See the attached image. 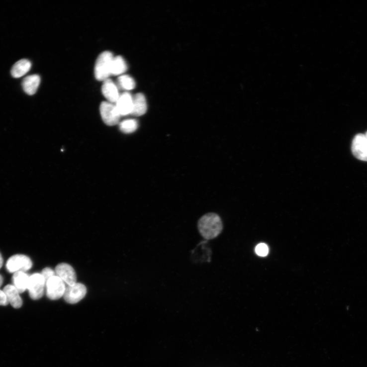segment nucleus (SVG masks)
Masks as SVG:
<instances>
[{
  "label": "nucleus",
  "instance_id": "nucleus-1",
  "mask_svg": "<svg viewBox=\"0 0 367 367\" xmlns=\"http://www.w3.org/2000/svg\"><path fill=\"white\" fill-rule=\"evenodd\" d=\"M198 229L200 235L206 240H211L220 235L223 224L220 216L214 213L203 215L198 222Z\"/></svg>",
  "mask_w": 367,
  "mask_h": 367
},
{
  "label": "nucleus",
  "instance_id": "nucleus-2",
  "mask_svg": "<svg viewBox=\"0 0 367 367\" xmlns=\"http://www.w3.org/2000/svg\"><path fill=\"white\" fill-rule=\"evenodd\" d=\"M114 56L109 51L101 53L97 57L94 68L95 78L100 81L109 79L111 75V66Z\"/></svg>",
  "mask_w": 367,
  "mask_h": 367
},
{
  "label": "nucleus",
  "instance_id": "nucleus-3",
  "mask_svg": "<svg viewBox=\"0 0 367 367\" xmlns=\"http://www.w3.org/2000/svg\"><path fill=\"white\" fill-rule=\"evenodd\" d=\"M32 267L31 260L24 255H15L11 257L7 261L6 268L10 273L18 272H26Z\"/></svg>",
  "mask_w": 367,
  "mask_h": 367
},
{
  "label": "nucleus",
  "instance_id": "nucleus-4",
  "mask_svg": "<svg viewBox=\"0 0 367 367\" xmlns=\"http://www.w3.org/2000/svg\"><path fill=\"white\" fill-rule=\"evenodd\" d=\"M46 281L41 274H34L29 277L28 290L30 297L33 300L42 298L45 293Z\"/></svg>",
  "mask_w": 367,
  "mask_h": 367
},
{
  "label": "nucleus",
  "instance_id": "nucleus-5",
  "mask_svg": "<svg viewBox=\"0 0 367 367\" xmlns=\"http://www.w3.org/2000/svg\"><path fill=\"white\" fill-rule=\"evenodd\" d=\"M102 119L109 126L118 124L121 117L115 105L109 101L102 102L99 108Z\"/></svg>",
  "mask_w": 367,
  "mask_h": 367
},
{
  "label": "nucleus",
  "instance_id": "nucleus-6",
  "mask_svg": "<svg viewBox=\"0 0 367 367\" xmlns=\"http://www.w3.org/2000/svg\"><path fill=\"white\" fill-rule=\"evenodd\" d=\"M46 288L47 297L55 300L64 297L66 287L65 282L56 275L46 281Z\"/></svg>",
  "mask_w": 367,
  "mask_h": 367
},
{
  "label": "nucleus",
  "instance_id": "nucleus-7",
  "mask_svg": "<svg viewBox=\"0 0 367 367\" xmlns=\"http://www.w3.org/2000/svg\"><path fill=\"white\" fill-rule=\"evenodd\" d=\"M87 288L83 283L76 282L66 287L64 295L65 300L69 303L75 304L86 296Z\"/></svg>",
  "mask_w": 367,
  "mask_h": 367
},
{
  "label": "nucleus",
  "instance_id": "nucleus-8",
  "mask_svg": "<svg viewBox=\"0 0 367 367\" xmlns=\"http://www.w3.org/2000/svg\"><path fill=\"white\" fill-rule=\"evenodd\" d=\"M56 275L68 285H72L77 282V275L74 269L70 265L62 263L58 264L55 271Z\"/></svg>",
  "mask_w": 367,
  "mask_h": 367
},
{
  "label": "nucleus",
  "instance_id": "nucleus-9",
  "mask_svg": "<svg viewBox=\"0 0 367 367\" xmlns=\"http://www.w3.org/2000/svg\"><path fill=\"white\" fill-rule=\"evenodd\" d=\"M352 152L354 155L358 159L367 161V139L365 135H357L352 144Z\"/></svg>",
  "mask_w": 367,
  "mask_h": 367
},
{
  "label": "nucleus",
  "instance_id": "nucleus-10",
  "mask_svg": "<svg viewBox=\"0 0 367 367\" xmlns=\"http://www.w3.org/2000/svg\"><path fill=\"white\" fill-rule=\"evenodd\" d=\"M115 106L121 116L131 114L133 107V97L127 92L120 95Z\"/></svg>",
  "mask_w": 367,
  "mask_h": 367
},
{
  "label": "nucleus",
  "instance_id": "nucleus-11",
  "mask_svg": "<svg viewBox=\"0 0 367 367\" xmlns=\"http://www.w3.org/2000/svg\"><path fill=\"white\" fill-rule=\"evenodd\" d=\"M101 92L108 101L113 104L116 103L120 95L118 86L110 79L103 81Z\"/></svg>",
  "mask_w": 367,
  "mask_h": 367
},
{
  "label": "nucleus",
  "instance_id": "nucleus-12",
  "mask_svg": "<svg viewBox=\"0 0 367 367\" xmlns=\"http://www.w3.org/2000/svg\"><path fill=\"white\" fill-rule=\"evenodd\" d=\"M8 303L15 309H18L22 307L23 300L20 296V293L13 284H7L4 288Z\"/></svg>",
  "mask_w": 367,
  "mask_h": 367
},
{
  "label": "nucleus",
  "instance_id": "nucleus-13",
  "mask_svg": "<svg viewBox=\"0 0 367 367\" xmlns=\"http://www.w3.org/2000/svg\"><path fill=\"white\" fill-rule=\"evenodd\" d=\"M147 111L146 98L144 94L137 93L133 97V107L132 115L140 116L144 115Z\"/></svg>",
  "mask_w": 367,
  "mask_h": 367
},
{
  "label": "nucleus",
  "instance_id": "nucleus-14",
  "mask_svg": "<svg viewBox=\"0 0 367 367\" xmlns=\"http://www.w3.org/2000/svg\"><path fill=\"white\" fill-rule=\"evenodd\" d=\"M30 276L25 272H18L13 274L12 282L14 286L20 293L28 289Z\"/></svg>",
  "mask_w": 367,
  "mask_h": 367
},
{
  "label": "nucleus",
  "instance_id": "nucleus-15",
  "mask_svg": "<svg viewBox=\"0 0 367 367\" xmlns=\"http://www.w3.org/2000/svg\"><path fill=\"white\" fill-rule=\"evenodd\" d=\"M40 83V77L38 75H30L24 79L22 87L27 94L32 95L36 92Z\"/></svg>",
  "mask_w": 367,
  "mask_h": 367
},
{
  "label": "nucleus",
  "instance_id": "nucleus-16",
  "mask_svg": "<svg viewBox=\"0 0 367 367\" xmlns=\"http://www.w3.org/2000/svg\"><path fill=\"white\" fill-rule=\"evenodd\" d=\"M31 66V63L27 59L19 60L13 65L11 74L15 78L22 77L30 71Z\"/></svg>",
  "mask_w": 367,
  "mask_h": 367
},
{
  "label": "nucleus",
  "instance_id": "nucleus-17",
  "mask_svg": "<svg viewBox=\"0 0 367 367\" xmlns=\"http://www.w3.org/2000/svg\"><path fill=\"white\" fill-rule=\"evenodd\" d=\"M128 69L126 61L120 56L114 57L111 66V75L121 76L125 73Z\"/></svg>",
  "mask_w": 367,
  "mask_h": 367
},
{
  "label": "nucleus",
  "instance_id": "nucleus-18",
  "mask_svg": "<svg viewBox=\"0 0 367 367\" xmlns=\"http://www.w3.org/2000/svg\"><path fill=\"white\" fill-rule=\"evenodd\" d=\"M118 86L122 90L131 91L135 88L136 84L134 79L127 75H122L117 79Z\"/></svg>",
  "mask_w": 367,
  "mask_h": 367
},
{
  "label": "nucleus",
  "instance_id": "nucleus-19",
  "mask_svg": "<svg viewBox=\"0 0 367 367\" xmlns=\"http://www.w3.org/2000/svg\"><path fill=\"white\" fill-rule=\"evenodd\" d=\"M138 126V122L135 119H129L120 122L119 129L124 133L130 134L134 132L137 129Z\"/></svg>",
  "mask_w": 367,
  "mask_h": 367
},
{
  "label": "nucleus",
  "instance_id": "nucleus-20",
  "mask_svg": "<svg viewBox=\"0 0 367 367\" xmlns=\"http://www.w3.org/2000/svg\"><path fill=\"white\" fill-rule=\"evenodd\" d=\"M256 254L260 257H266L269 253V248L267 245L265 243H260L256 247Z\"/></svg>",
  "mask_w": 367,
  "mask_h": 367
},
{
  "label": "nucleus",
  "instance_id": "nucleus-21",
  "mask_svg": "<svg viewBox=\"0 0 367 367\" xmlns=\"http://www.w3.org/2000/svg\"><path fill=\"white\" fill-rule=\"evenodd\" d=\"M41 274L43 276L46 281L51 277L56 275L55 271L49 268L44 269Z\"/></svg>",
  "mask_w": 367,
  "mask_h": 367
},
{
  "label": "nucleus",
  "instance_id": "nucleus-22",
  "mask_svg": "<svg viewBox=\"0 0 367 367\" xmlns=\"http://www.w3.org/2000/svg\"><path fill=\"white\" fill-rule=\"evenodd\" d=\"M9 304L6 295L3 290L0 289V305L6 306Z\"/></svg>",
  "mask_w": 367,
  "mask_h": 367
},
{
  "label": "nucleus",
  "instance_id": "nucleus-23",
  "mask_svg": "<svg viewBox=\"0 0 367 367\" xmlns=\"http://www.w3.org/2000/svg\"><path fill=\"white\" fill-rule=\"evenodd\" d=\"M3 264V257H2L1 253H0V269H1V268L2 267Z\"/></svg>",
  "mask_w": 367,
  "mask_h": 367
},
{
  "label": "nucleus",
  "instance_id": "nucleus-24",
  "mask_svg": "<svg viewBox=\"0 0 367 367\" xmlns=\"http://www.w3.org/2000/svg\"><path fill=\"white\" fill-rule=\"evenodd\" d=\"M3 280L4 279L3 276L1 275H0V287L2 286V285L3 283Z\"/></svg>",
  "mask_w": 367,
  "mask_h": 367
},
{
  "label": "nucleus",
  "instance_id": "nucleus-25",
  "mask_svg": "<svg viewBox=\"0 0 367 367\" xmlns=\"http://www.w3.org/2000/svg\"><path fill=\"white\" fill-rule=\"evenodd\" d=\"M365 136H366V138H367V132L366 133V134Z\"/></svg>",
  "mask_w": 367,
  "mask_h": 367
}]
</instances>
